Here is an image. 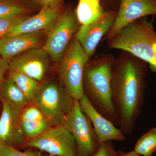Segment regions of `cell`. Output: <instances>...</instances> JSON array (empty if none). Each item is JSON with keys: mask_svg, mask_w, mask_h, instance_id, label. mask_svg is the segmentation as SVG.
I'll list each match as a JSON object with an SVG mask.
<instances>
[{"mask_svg": "<svg viewBox=\"0 0 156 156\" xmlns=\"http://www.w3.org/2000/svg\"><path fill=\"white\" fill-rule=\"evenodd\" d=\"M148 64L128 52L122 51L115 58L112 70V98L125 134L133 133L142 112Z\"/></svg>", "mask_w": 156, "mask_h": 156, "instance_id": "cell-1", "label": "cell"}, {"mask_svg": "<svg viewBox=\"0 0 156 156\" xmlns=\"http://www.w3.org/2000/svg\"><path fill=\"white\" fill-rule=\"evenodd\" d=\"M115 57L105 54L90 60L85 67L84 94L92 105L108 119L119 126V119L112 98V70Z\"/></svg>", "mask_w": 156, "mask_h": 156, "instance_id": "cell-2", "label": "cell"}, {"mask_svg": "<svg viewBox=\"0 0 156 156\" xmlns=\"http://www.w3.org/2000/svg\"><path fill=\"white\" fill-rule=\"evenodd\" d=\"M107 44L111 49L128 52L145 62L156 73V32L147 17L128 24Z\"/></svg>", "mask_w": 156, "mask_h": 156, "instance_id": "cell-3", "label": "cell"}, {"mask_svg": "<svg viewBox=\"0 0 156 156\" xmlns=\"http://www.w3.org/2000/svg\"><path fill=\"white\" fill-rule=\"evenodd\" d=\"M74 100L62 83L50 80L40 85L32 102L53 127L63 125Z\"/></svg>", "mask_w": 156, "mask_h": 156, "instance_id": "cell-4", "label": "cell"}, {"mask_svg": "<svg viewBox=\"0 0 156 156\" xmlns=\"http://www.w3.org/2000/svg\"><path fill=\"white\" fill-rule=\"evenodd\" d=\"M89 59L80 44L74 37L59 62L62 83L74 100L79 101L84 95V71Z\"/></svg>", "mask_w": 156, "mask_h": 156, "instance_id": "cell-5", "label": "cell"}, {"mask_svg": "<svg viewBox=\"0 0 156 156\" xmlns=\"http://www.w3.org/2000/svg\"><path fill=\"white\" fill-rule=\"evenodd\" d=\"M63 126L72 134L80 156H92L100 146L92 123L80 107L79 101L74 100L66 115Z\"/></svg>", "mask_w": 156, "mask_h": 156, "instance_id": "cell-6", "label": "cell"}, {"mask_svg": "<svg viewBox=\"0 0 156 156\" xmlns=\"http://www.w3.org/2000/svg\"><path fill=\"white\" fill-rule=\"evenodd\" d=\"M79 23L75 11L70 7L64 9L54 26L48 33L42 48L52 61H60L67 50Z\"/></svg>", "mask_w": 156, "mask_h": 156, "instance_id": "cell-7", "label": "cell"}, {"mask_svg": "<svg viewBox=\"0 0 156 156\" xmlns=\"http://www.w3.org/2000/svg\"><path fill=\"white\" fill-rule=\"evenodd\" d=\"M25 146L36 148L51 156H75L77 147L72 134L63 125L53 126L41 136L29 140Z\"/></svg>", "mask_w": 156, "mask_h": 156, "instance_id": "cell-8", "label": "cell"}, {"mask_svg": "<svg viewBox=\"0 0 156 156\" xmlns=\"http://www.w3.org/2000/svg\"><path fill=\"white\" fill-rule=\"evenodd\" d=\"M149 15L156 16V0H120L114 21L104 38L107 41L128 24Z\"/></svg>", "mask_w": 156, "mask_h": 156, "instance_id": "cell-9", "label": "cell"}, {"mask_svg": "<svg viewBox=\"0 0 156 156\" xmlns=\"http://www.w3.org/2000/svg\"><path fill=\"white\" fill-rule=\"evenodd\" d=\"M50 59L42 47L33 48L10 59L9 70L24 74L40 82L47 73Z\"/></svg>", "mask_w": 156, "mask_h": 156, "instance_id": "cell-10", "label": "cell"}, {"mask_svg": "<svg viewBox=\"0 0 156 156\" xmlns=\"http://www.w3.org/2000/svg\"><path fill=\"white\" fill-rule=\"evenodd\" d=\"M117 11H106L102 17L96 21L81 25L78 28L74 38L80 44L89 58L93 56L99 42L110 29Z\"/></svg>", "mask_w": 156, "mask_h": 156, "instance_id": "cell-11", "label": "cell"}, {"mask_svg": "<svg viewBox=\"0 0 156 156\" xmlns=\"http://www.w3.org/2000/svg\"><path fill=\"white\" fill-rule=\"evenodd\" d=\"M79 101L82 111L92 123L100 143L107 141L126 140L125 134L122 130L98 112L85 94Z\"/></svg>", "mask_w": 156, "mask_h": 156, "instance_id": "cell-12", "label": "cell"}, {"mask_svg": "<svg viewBox=\"0 0 156 156\" xmlns=\"http://www.w3.org/2000/svg\"><path fill=\"white\" fill-rule=\"evenodd\" d=\"M63 10L41 8L36 14L27 17L15 25L3 38L20 34L48 32L55 25Z\"/></svg>", "mask_w": 156, "mask_h": 156, "instance_id": "cell-13", "label": "cell"}, {"mask_svg": "<svg viewBox=\"0 0 156 156\" xmlns=\"http://www.w3.org/2000/svg\"><path fill=\"white\" fill-rule=\"evenodd\" d=\"M2 110L0 117V139L15 147L23 142L25 136L20 128V116L22 109L2 100Z\"/></svg>", "mask_w": 156, "mask_h": 156, "instance_id": "cell-14", "label": "cell"}, {"mask_svg": "<svg viewBox=\"0 0 156 156\" xmlns=\"http://www.w3.org/2000/svg\"><path fill=\"white\" fill-rule=\"evenodd\" d=\"M48 33L20 34L3 38L0 40V56L10 60L27 50L41 47Z\"/></svg>", "mask_w": 156, "mask_h": 156, "instance_id": "cell-15", "label": "cell"}, {"mask_svg": "<svg viewBox=\"0 0 156 156\" xmlns=\"http://www.w3.org/2000/svg\"><path fill=\"white\" fill-rule=\"evenodd\" d=\"M20 128L26 138L34 139L52 127L41 111L34 105L23 109L20 116Z\"/></svg>", "mask_w": 156, "mask_h": 156, "instance_id": "cell-16", "label": "cell"}, {"mask_svg": "<svg viewBox=\"0 0 156 156\" xmlns=\"http://www.w3.org/2000/svg\"><path fill=\"white\" fill-rule=\"evenodd\" d=\"M75 11L80 25H86L96 21L105 14L100 0H77Z\"/></svg>", "mask_w": 156, "mask_h": 156, "instance_id": "cell-17", "label": "cell"}, {"mask_svg": "<svg viewBox=\"0 0 156 156\" xmlns=\"http://www.w3.org/2000/svg\"><path fill=\"white\" fill-rule=\"evenodd\" d=\"M40 8L34 0H0V17L28 15Z\"/></svg>", "mask_w": 156, "mask_h": 156, "instance_id": "cell-18", "label": "cell"}, {"mask_svg": "<svg viewBox=\"0 0 156 156\" xmlns=\"http://www.w3.org/2000/svg\"><path fill=\"white\" fill-rule=\"evenodd\" d=\"M0 99L21 109L29 102L19 87L9 77L4 79L0 88Z\"/></svg>", "mask_w": 156, "mask_h": 156, "instance_id": "cell-19", "label": "cell"}, {"mask_svg": "<svg viewBox=\"0 0 156 156\" xmlns=\"http://www.w3.org/2000/svg\"><path fill=\"white\" fill-rule=\"evenodd\" d=\"M11 78L24 94L29 102H32L40 84L38 81L29 76L14 71H9Z\"/></svg>", "mask_w": 156, "mask_h": 156, "instance_id": "cell-20", "label": "cell"}, {"mask_svg": "<svg viewBox=\"0 0 156 156\" xmlns=\"http://www.w3.org/2000/svg\"><path fill=\"white\" fill-rule=\"evenodd\" d=\"M134 151L143 156H151L156 152V127L142 135L135 144Z\"/></svg>", "mask_w": 156, "mask_h": 156, "instance_id": "cell-21", "label": "cell"}, {"mask_svg": "<svg viewBox=\"0 0 156 156\" xmlns=\"http://www.w3.org/2000/svg\"><path fill=\"white\" fill-rule=\"evenodd\" d=\"M28 15L11 17H0V40L3 38L15 25Z\"/></svg>", "mask_w": 156, "mask_h": 156, "instance_id": "cell-22", "label": "cell"}, {"mask_svg": "<svg viewBox=\"0 0 156 156\" xmlns=\"http://www.w3.org/2000/svg\"><path fill=\"white\" fill-rule=\"evenodd\" d=\"M0 156H44L33 151H21L14 147L5 144L0 150Z\"/></svg>", "mask_w": 156, "mask_h": 156, "instance_id": "cell-23", "label": "cell"}, {"mask_svg": "<svg viewBox=\"0 0 156 156\" xmlns=\"http://www.w3.org/2000/svg\"><path fill=\"white\" fill-rule=\"evenodd\" d=\"M118 154L112 141H107L101 143L97 151L92 156H117Z\"/></svg>", "mask_w": 156, "mask_h": 156, "instance_id": "cell-24", "label": "cell"}, {"mask_svg": "<svg viewBox=\"0 0 156 156\" xmlns=\"http://www.w3.org/2000/svg\"><path fill=\"white\" fill-rule=\"evenodd\" d=\"M40 8L63 9L64 0H34Z\"/></svg>", "mask_w": 156, "mask_h": 156, "instance_id": "cell-25", "label": "cell"}, {"mask_svg": "<svg viewBox=\"0 0 156 156\" xmlns=\"http://www.w3.org/2000/svg\"><path fill=\"white\" fill-rule=\"evenodd\" d=\"M101 3L105 11H117L120 0H100Z\"/></svg>", "mask_w": 156, "mask_h": 156, "instance_id": "cell-26", "label": "cell"}, {"mask_svg": "<svg viewBox=\"0 0 156 156\" xmlns=\"http://www.w3.org/2000/svg\"><path fill=\"white\" fill-rule=\"evenodd\" d=\"M9 60L0 56V88L4 80L5 73L9 70Z\"/></svg>", "mask_w": 156, "mask_h": 156, "instance_id": "cell-27", "label": "cell"}, {"mask_svg": "<svg viewBox=\"0 0 156 156\" xmlns=\"http://www.w3.org/2000/svg\"><path fill=\"white\" fill-rule=\"evenodd\" d=\"M117 156H143L139 155V154L136 153V152L134 150L131 151L125 152L122 151H118V155Z\"/></svg>", "mask_w": 156, "mask_h": 156, "instance_id": "cell-28", "label": "cell"}, {"mask_svg": "<svg viewBox=\"0 0 156 156\" xmlns=\"http://www.w3.org/2000/svg\"><path fill=\"white\" fill-rule=\"evenodd\" d=\"M5 144V143L3 142L2 140L0 139V150L2 149V148L3 147V146H4Z\"/></svg>", "mask_w": 156, "mask_h": 156, "instance_id": "cell-29", "label": "cell"}, {"mask_svg": "<svg viewBox=\"0 0 156 156\" xmlns=\"http://www.w3.org/2000/svg\"><path fill=\"white\" fill-rule=\"evenodd\" d=\"M75 156H80V155H76Z\"/></svg>", "mask_w": 156, "mask_h": 156, "instance_id": "cell-30", "label": "cell"}]
</instances>
